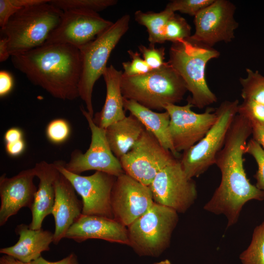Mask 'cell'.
<instances>
[{"mask_svg": "<svg viewBox=\"0 0 264 264\" xmlns=\"http://www.w3.org/2000/svg\"><path fill=\"white\" fill-rule=\"evenodd\" d=\"M252 134V126L244 117L237 114L229 129L224 146L216 158L221 180L203 209L227 220V228L238 221L243 206L251 200H264V191L250 183L243 166V154Z\"/></svg>", "mask_w": 264, "mask_h": 264, "instance_id": "obj_1", "label": "cell"}, {"mask_svg": "<svg viewBox=\"0 0 264 264\" xmlns=\"http://www.w3.org/2000/svg\"><path fill=\"white\" fill-rule=\"evenodd\" d=\"M10 57L16 69L52 96L71 101L79 97L81 62L77 47L68 44L45 43Z\"/></svg>", "mask_w": 264, "mask_h": 264, "instance_id": "obj_2", "label": "cell"}, {"mask_svg": "<svg viewBox=\"0 0 264 264\" xmlns=\"http://www.w3.org/2000/svg\"><path fill=\"white\" fill-rule=\"evenodd\" d=\"M220 52L212 47L196 42L190 37L172 43L168 61L184 80L191 96L187 99L193 107L203 109L217 101L205 79V68L211 59L219 57Z\"/></svg>", "mask_w": 264, "mask_h": 264, "instance_id": "obj_3", "label": "cell"}, {"mask_svg": "<svg viewBox=\"0 0 264 264\" xmlns=\"http://www.w3.org/2000/svg\"><path fill=\"white\" fill-rule=\"evenodd\" d=\"M121 87L124 98L159 111L167 105L180 102L187 91L184 80L168 62L144 74H123Z\"/></svg>", "mask_w": 264, "mask_h": 264, "instance_id": "obj_4", "label": "cell"}, {"mask_svg": "<svg viewBox=\"0 0 264 264\" xmlns=\"http://www.w3.org/2000/svg\"><path fill=\"white\" fill-rule=\"evenodd\" d=\"M49 2L19 10L1 28L11 56L42 45L58 25L63 11Z\"/></svg>", "mask_w": 264, "mask_h": 264, "instance_id": "obj_5", "label": "cell"}, {"mask_svg": "<svg viewBox=\"0 0 264 264\" xmlns=\"http://www.w3.org/2000/svg\"><path fill=\"white\" fill-rule=\"evenodd\" d=\"M130 16L119 18L95 39L79 48L81 74L79 84V97L84 102L88 113L93 117L92 101L95 82L103 76L113 49L129 28Z\"/></svg>", "mask_w": 264, "mask_h": 264, "instance_id": "obj_6", "label": "cell"}, {"mask_svg": "<svg viewBox=\"0 0 264 264\" xmlns=\"http://www.w3.org/2000/svg\"><path fill=\"white\" fill-rule=\"evenodd\" d=\"M178 221L176 211L154 202L127 227L129 246L139 256H160L169 246Z\"/></svg>", "mask_w": 264, "mask_h": 264, "instance_id": "obj_7", "label": "cell"}, {"mask_svg": "<svg viewBox=\"0 0 264 264\" xmlns=\"http://www.w3.org/2000/svg\"><path fill=\"white\" fill-rule=\"evenodd\" d=\"M239 101L225 100L215 112L216 122L198 143L183 152L179 159L182 168L190 178L198 177L215 164L218 153L223 148L227 134L238 112Z\"/></svg>", "mask_w": 264, "mask_h": 264, "instance_id": "obj_8", "label": "cell"}, {"mask_svg": "<svg viewBox=\"0 0 264 264\" xmlns=\"http://www.w3.org/2000/svg\"><path fill=\"white\" fill-rule=\"evenodd\" d=\"M176 158L145 129L131 150L119 160L125 174L149 186L156 175Z\"/></svg>", "mask_w": 264, "mask_h": 264, "instance_id": "obj_9", "label": "cell"}, {"mask_svg": "<svg viewBox=\"0 0 264 264\" xmlns=\"http://www.w3.org/2000/svg\"><path fill=\"white\" fill-rule=\"evenodd\" d=\"M149 187L155 203L177 213L186 212L198 196L195 181L186 176L178 158L162 169Z\"/></svg>", "mask_w": 264, "mask_h": 264, "instance_id": "obj_10", "label": "cell"}, {"mask_svg": "<svg viewBox=\"0 0 264 264\" xmlns=\"http://www.w3.org/2000/svg\"><path fill=\"white\" fill-rule=\"evenodd\" d=\"M80 110L88 122L91 132V142L85 153L73 151L65 168L74 174L89 170L100 171L117 177L124 173L120 160L112 152L106 136L105 129L97 126L92 117L83 107Z\"/></svg>", "mask_w": 264, "mask_h": 264, "instance_id": "obj_11", "label": "cell"}, {"mask_svg": "<svg viewBox=\"0 0 264 264\" xmlns=\"http://www.w3.org/2000/svg\"><path fill=\"white\" fill-rule=\"evenodd\" d=\"M54 164L59 171L70 182L81 197L82 214L113 219L110 196L116 177L100 171L88 176L74 174L66 170L62 161Z\"/></svg>", "mask_w": 264, "mask_h": 264, "instance_id": "obj_12", "label": "cell"}, {"mask_svg": "<svg viewBox=\"0 0 264 264\" xmlns=\"http://www.w3.org/2000/svg\"><path fill=\"white\" fill-rule=\"evenodd\" d=\"M189 102L184 106H165L170 118L169 132L176 151H185L200 141L213 126L217 118L215 109L207 108L198 113L192 110Z\"/></svg>", "mask_w": 264, "mask_h": 264, "instance_id": "obj_13", "label": "cell"}, {"mask_svg": "<svg viewBox=\"0 0 264 264\" xmlns=\"http://www.w3.org/2000/svg\"><path fill=\"white\" fill-rule=\"evenodd\" d=\"M235 5L227 0H214L195 16V31L190 38L212 47L220 42L229 43L235 38L239 23L234 18Z\"/></svg>", "mask_w": 264, "mask_h": 264, "instance_id": "obj_14", "label": "cell"}, {"mask_svg": "<svg viewBox=\"0 0 264 264\" xmlns=\"http://www.w3.org/2000/svg\"><path fill=\"white\" fill-rule=\"evenodd\" d=\"M154 202L149 186L125 173L116 177L110 196L114 220L127 227L147 212Z\"/></svg>", "mask_w": 264, "mask_h": 264, "instance_id": "obj_15", "label": "cell"}, {"mask_svg": "<svg viewBox=\"0 0 264 264\" xmlns=\"http://www.w3.org/2000/svg\"><path fill=\"white\" fill-rule=\"evenodd\" d=\"M113 23L96 12L76 10L64 11L60 23L45 43L68 44L79 49Z\"/></svg>", "mask_w": 264, "mask_h": 264, "instance_id": "obj_16", "label": "cell"}, {"mask_svg": "<svg viewBox=\"0 0 264 264\" xmlns=\"http://www.w3.org/2000/svg\"><path fill=\"white\" fill-rule=\"evenodd\" d=\"M33 168L23 170L11 177L5 174L0 177V226L23 207L30 209L37 189L34 183Z\"/></svg>", "mask_w": 264, "mask_h": 264, "instance_id": "obj_17", "label": "cell"}, {"mask_svg": "<svg viewBox=\"0 0 264 264\" xmlns=\"http://www.w3.org/2000/svg\"><path fill=\"white\" fill-rule=\"evenodd\" d=\"M65 238L82 242L100 239L129 245L127 227L114 219L82 214L68 230Z\"/></svg>", "mask_w": 264, "mask_h": 264, "instance_id": "obj_18", "label": "cell"}, {"mask_svg": "<svg viewBox=\"0 0 264 264\" xmlns=\"http://www.w3.org/2000/svg\"><path fill=\"white\" fill-rule=\"evenodd\" d=\"M55 198L52 214L55 220L53 243L58 244L82 214L83 202L70 182L60 174L54 184Z\"/></svg>", "mask_w": 264, "mask_h": 264, "instance_id": "obj_19", "label": "cell"}, {"mask_svg": "<svg viewBox=\"0 0 264 264\" xmlns=\"http://www.w3.org/2000/svg\"><path fill=\"white\" fill-rule=\"evenodd\" d=\"M39 184L30 210L32 220L29 226L34 230L42 228L45 218L52 214L55 198L54 184L60 173L54 163L43 161L33 168Z\"/></svg>", "mask_w": 264, "mask_h": 264, "instance_id": "obj_20", "label": "cell"}, {"mask_svg": "<svg viewBox=\"0 0 264 264\" xmlns=\"http://www.w3.org/2000/svg\"><path fill=\"white\" fill-rule=\"evenodd\" d=\"M19 236L13 245L0 248V253L25 263H30L41 256V253L50 250L53 241V233L42 228L32 229L29 225L20 224L15 228Z\"/></svg>", "mask_w": 264, "mask_h": 264, "instance_id": "obj_21", "label": "cell"}, {"mask_svg": "<svg viewBox=\"0 0 264 264\" xmlns=\"http://www.w3.org/2000/svg\"><path fill=\"white\" fill-rule=\"evenodd\" d=\"M123 72L112 65L107 66L103 76L106 86V97L101 110L93 120L99 127L106 129L112 124L124 118V98L121 82Z\"/></svg>", "mask_w": 264, "mask_h": 264, "instance_id": "obj_22", "label": "cell"}, {"mask_svg": "<svg viewBox=\"0 0 264 264\" xmlns=\"http://www.w3.org/2000/svg\"><path fill=\"white\" fill-rule=\"evenodd\" d=\"M125 110L136 117L146 130L150 132L165 149L177 158L179 153L174 149L169 132L170 115L168 112H157L132 100L124 98Z\"/></svg>", "mask_w": 264, "mask_h": 264, "instance_id": "obj_23", "label": "cell"}, {"mask_svg": "<svg viewBox=\"0 0 264 264\" xmlns=\"http://www.w3.org/2000/svg\"><path fill=\"white\" fill-rule=\"evenodd\" d=\"M145 129L131 114L105 129L106 138L114 155L119 160L131 150Z\"/></svg>", "mask_w": 264, "mask_h": 264, "instance_id": "obj_24", "label": "cell"}, {"mask_svg": "<svg viewBox=\"0 0 264 264\" xmlns=\"http://www.w3.org/2000/svg\"><path fill=\"white\" fill-rule=\"evenodd\" d=\"M175 13L165 8L160 12H143L138 10L134 13V19L139 24L144 26L148 33L150 45L162 44L165 41V30L170 18Z\"/></svg>", "mask_w": 264, "mask_h": 264, "instance_id": "obj_25", "label": "cell"}, {"mask_svg": "<svg viewBox=\"0 0 264 264\" xmlns=\"http://www.w3.org/2000/svg\"><path fill=\"white\" fill-rule=\"evenodd\" d=\"M246 71L247 77L240 78L242 98L243 101L264 105V76L249 68H246Z\"/></svg>", "mask_w": 264, "mask_h": 264, "instance_id": "obj_26", "label": "cell"}, {"mask_svg": "<svg viewBox=\"0 0 264 264\" xmlns=\"http://www.w3.org/2000/svg\"><path fill=\"white\" fill-rule=\"evenodd\" d=\"M239 258L242 264H264V220L254 229L251 242Z\"/></svg>", "mask_w": 264, "mask_h": 264, "instance_id": "obj_27", "label": "cell"}, {"mask_svg": "<svg viewBox=\"0 0 264 264\" xmlns=\"http://www.w3.org/2000/svg\"><path fill=\"white\" fill-rule=\"evenodd\" d=\"M116 0H50L49 3L63 12L84 10L98 13L115 5Z\"/></svg>", "mask_w": 264, "mask_h": 264, "instance_id": "obj_28", "label": "cell"}, {"mask_svg": "<svg viewBox=\"0 0 264 264\" xmlns=\"http://www.w3.org/2000/svg\"><path fill=\"white\" fill-rule=\"evenodd\" d=\"M191 27L186 20L175 13L170 18L165 30L166 41L175 43L189 38Z\"/></svg>", "mask_w": 264, "mask_h": 264, "instance_id": "obj_29", "label": "cell"}, {"mask_svg": "<svg viewBox=\"0 0 264 264\" xmlns=\"http://www.w3.org/2000/svg\"><path fill=\"white\" fill-rule=\"evenodd\" d=\"M245 154L252 155L258 165V170L254 176L256 180L255 186L264 191V149L254 139H250L247 143Z\"/></svg>", "mask_w": 264, "mask_h": 264, "instance_id": "obj_30", "label": "cell"}, {"mask_svg": "<svg viewBox=\"0 0 264 264\" xmlns=\"http://www.w3.org/2000/svg\"><path fill=\"white\" fill-rule=\"evenodd\" d=\"M214 0H174L169 2L166 8L174 12L195 16L202 9L211 4Z\"/></svg>", "mask_w": 264, "mask_h": 264, "instance_id": "obj_31", "label": "cell"}, {"mask_svg": "<svg viewBox=\"0 0 264 264\" xmlns=\"http://www.w3.org/2000/svg\"><path fill=\"white\" fill-rule=\"evenodd\" d=\"M237 114L246 118L251 124L264 125V105L243 101L239 105Z\"/></svg>", "mask_w": 264, "mask_h": 264, "instance_id": "obj_32", "label": "cell"}, {"mask_svg": "<svg viewBox=\"0 0 264 264\" xmlns=\"http://www.w3.org/2000/svg\"><path fill=\"white\" fill-rule=\"evenodd\" d=\"M70 128L68 122L59 118L52 120L46 129L47 137L51 142L60 144L65 142L69 136Z\"/></svg>", "mask_w": 264, "mask_h": 264, "instance_id": "obj_33", "label": "cell"}, {"mask_svg": "<svg viewBox=\"0 0 264 264\" xmlns=\"http://www.w3.org/2000/svg\"><path fill=\"white\" fill-rule=\"evenodd\" d=\"M128 52L131 60L122 63L124 75L127 76L139 75L152 70L138 52L129 50Z\"/></svg>", "mask_w": 264, "mask_h": 264, "instance_id": "obj_34", "label": "cell"}, {"mask_svg": "<svg viewBox=\"0 0 264 264\" xmlns=\"http://www.w3.org/2000/svg\"><path fill=\"white\" fill-rule=\"evenodd\" d=\"M138 48L143 59L152 70L159 68L165 63L164 47L155 48L153 45L147 47L140 45Z\"/></svg>", "mask_w": 264, "mask_h": 264, "instance_id": "obj_35", "label": "cell"}, {"mask_svg": "<svg viewBox=\"0 0 264 264\" xmlns=\"http://www.w3.org/2000/svg\"><path fill=\"white\" fill-rule=\"evenodd\" d=\"M20 9L12 0H0V26L3 28L10 18Z\"/></svg>", "mask_w": 264, "mask_h": 264, "instance_id": "obj_36", "label": "cell"}, {"mask_svg": "<svg viewBox=\"0 0 264 264\" xmlns=\"http://www.w3.org/2000/svg\"><path fill=\"white\" fill-rule=\"evenodd\" d=\"M13 79L11 74L4 70L0 71V96L3 97L11 91L13 87Z\"/></svg>", "mask_w": 264, "mask_h": 264, "instance_id": "obj_37", "label": "cell"}, {"mask_svg": "<svg viewBox=\"0 0 264 264\" xmlns=\"http://www.w3.org/2000/svg\"><path fill=\"white\" fill-rule=\"evenodd\" d=\"M30 264H79V263L76 255L74 253H71L64 259L56 262L48 261L41 256L31 262Z\"/></svg>", "mask_w": 264, "mask_h": 264, "instance_id": "obj_38", "label": "cell"}, {"mask_svg": "<svg viewBox=\"0 0 264 264\" xmlns=\"http://www.w3.org/2000/svg\"><path fill=\"white\" fill-rule=\"evenodd\" d=\"M25 148L23 139L12 143H6L5 150L7 153L11 156H17L21 154Z\"/></svg>", "mask_w": 264, "mask_h": 264, "instance_id": "obj_39", "label": "cell"}, {"mask_svg": "<svg viewBox=\"0 0 264 264\" xmlns=\"http://www.w3.org/2000/svg\"><path fill=\"white\" fill-rule=\"evenodd\" d=\"M253 139L257 141L264 149V125L251 124Z\"/></svg>", "mask_w": 264, "mask_h": 264, "instance_id": "obj_40", "label": "cell"}, {"mask_svg": "<svg viewBox=\"0 0 264 264\" xmlns=\"http://www.w3.org/2000/svg\"><path fill=\"white\" fill-rule=\"evenodd\" d=\"M4 139L6 143L18 141L22 139V132L19 128H10L5 132Z\"/></svg>", "mask_w": 264, "mask_h": 264, "instance_id": "obj_41", "label": "cell"}, {"mask_svg": "<svg viewBox=\"0 0 264 264\" xmlns=\"http://www.w3.org/2000/svg\"><path fill=\"white\" fill-rule=\"evenodd\" d=\"M10 57L11 55L8 51L7 39L3 36L0 39V62H4Z\"/></svg>", "mask_w": 264, "mask_h": 264, "instance_id": "obj_42", "label": "cell"}, {"mask_svg": "<svg viewBox=\"0 0 264 264\" xmlns=\"http://www.w3.org/2000/svg\"><path fill=\"white\" fill-rule=\"evenodd\" d=\"M0 264H30L18 261L7 255H3L0 258Z\"/></svg>", "mask_w": 264, "mask_h": 264, "instance_id": "obj_43", "label": "cell"}, {"mask_svg": "<svg viewBox=\"0 0 264 264\" xmlns=\"http://www.w3.org/2000/svg\"><path fill=\"white\" fill-rule=\"evenodd\" d=\"M154 264H172V263L169 260L165 259Z\"/></svg>", "mask_w": 264, "mask_h": 264, "instance_id": "obj_44", "label": "cell"}]
</instances>
